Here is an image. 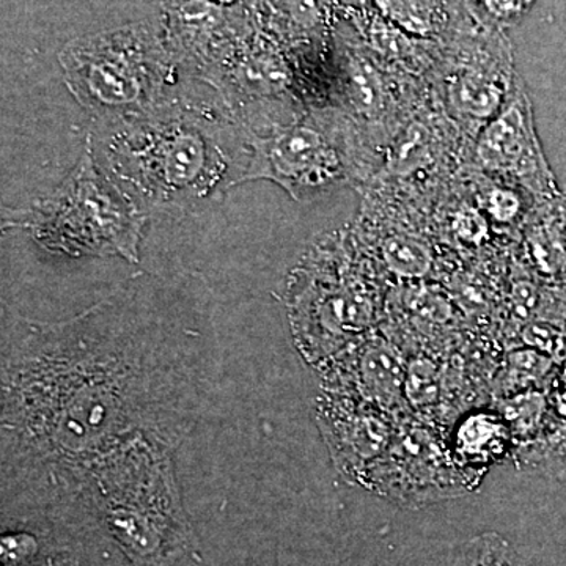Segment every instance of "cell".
Listing matches in <instances>:
<instances>
[{"instance_id":"cell-1","label":"cell","mask_w":566,"mask_h":566,"mask_svg":"<svg viewBox=\"0 0 566 566\" xmlns=\"http://www.w3.org/2000/svg\"><path fill=\"white\" fill-rule=\"evenodd\" d=\"M197 334L114 294L69 322L28 323L3 346V482L65 488L145 436L177 449L208 395Z\"/></svg>"},{"instance_id":"cell-2","label":"cell","mask_w":566,"mask_h":566,"mask_svg":"<svg viewBox=\"0 0 566 566\" xmlns=\"http://www.w3.org/2000/svg\"><path fill=\"white\" fill-rule=\"evenodd\" d=\"M106 125L98 166L140 210H193L244 182L248 137L214 112L169 98Z\"/></svg>"},{"instance_id":"cell-3","label":"cell","mask_w":566,"mask_h":566,"mask_svg":"<svg viewBox=\"0 0 566 566\" xmlns=\"http://www.w3.org/2000/svg\"><path fill=\"white\" fill-rule=\"evenodd\" d=\"M174 450L140 436L93 461L70 483L133 566H174L196 545Z\"/></svg>"},{"instance_id":"cell-4","label":"cell","mask_w":566,"mask_h":566,"mask_svg":"<svg viewBox=\"0 0 566 566\" xmlns=\"http://www.w3.org/2000/svg\"><path fill=\"white\" fill-rule=\"evenodd\" d=\"M145 221V211L96 163L91 137L80 161L54 192L29 208L6 212L7 226L28 230L44 251L118 255L129 263L139 260Z\"/></svg>"},{"instance_id":"cell-5","label":"cell","mask_w":566,"mask_h":566,"mask_svg":"<svg viewBox=\"0 0 566 566\" xmlns=\"http://www.w3.org/2000/svg\"><path fill=\"white\" fill-rule=\"evenodd\" d=\"M59 62L74 98L106 123L136 117L169 99L170 54L144 22L70 41Z\"/></svg>"},{"instance_id":"cell-6","label":"cell","mask_w":566,"mask_h":566,"mask_svg":"<svg viewBox=\"0 0 566 566\" xmlns=\"http://www.w3.org/2000/svg\"><path fill=\"white\" fill-rule=\"evenodd\" d=\"M344 120L296 118L268 134L249 133L251 148L244 181L270 180L296 202L314 199L352 177L353 140Z\"/></svg>"},{"instance_id":"cell-7","label":"cell","mask_w":566,"mask_h":566,"mask_svg":"<svg viewBox=\"0 0 566 566\" xmlns=\"http://www.w3.org/2000/svg\"><path fill=\"white\" fill-rule=\"evenodd\" d=\"M294 301V337L312 364L329 363L363 342L379 314L371 285L344 270L312 282Z\"/></svg>"},{"instance_id":"cell-8","label":"cell","mask_w":566,"mask_h":566,"mask_svg":"<svg viewBox=\"0 0 566 566\" xmlns=\"http://www.w3.org/2000/svg\"><path fill=\"white\" fill-rule=\"evenodd\" d=\"M499 33L458 40L442 61V103L475 137L509 102L517 81L512 52Z\"/></svg>"},{"instance_id":"cell-9","label":"cell","mask_w":566,"mask_h":566,"mask_svg":"<svg viewBox=\"0 0 566 566\" xmlns=\"http://www.w3.org/2000/svg\"><path fill=\"white\" fill-rule=\"evenodd\" d=\"M474 161L480 170L512 182L536 203L562 192L543 151L534 107L521 77L502 111L476 134Z\"/></svg>"},{"instance_id":"cell-10","label":"cell","mask_w":566,"mask_h":566,"mask_svg":"<svg viewBox=\"0 0 566 566\" xmlns=\"http://www.w3.org/2000/svg\"><path fill=\"white\" fill-rule=\"evenodd\" d=\"M457 465L455 458L442 452L430 431L398 427L385 455L364 483L392 501L422 505L450 497L463 488L450 480L455 471L449 469Z\"/></svg>"},{"instance_id":"cell-11","label":"cell","mask_w":566,"mask_h":566,"mask_svg":"<svg viewBox=\"0 0 566 566\" xmlns=\"http://www.w3.org/2000/svg\"><path fill=\"white\" fill-rule=\"evenodd\" d=\"M394 412L356 398L324 392L318 405L322 433L337 468L365 482L397 433Z\"/></svg>"},{"instance_id":"cell-12","label":"cell","mask_w":566,"mask_h":566,"mask_svg":"<svg viewBox=\"0 0 566 566\" xmlns=\"http://www.w3.org/2000/svg\"><path fill=\"white\" fill-rule=\"evenodd\" d=\"M329 363L324 385L327 394L356 398L394 415L403 405V360L385 338L368 335Z\"/></svg>"},{"instance_id":"cell-13","label":"cell","mask_w":566,"mask_h":566,"mask_svg":"<svg viewBox=\"0 0 566 566\" xmlns=\"http://www.w3.org/2000/svg\"><path fill=\"white\" fill-rule=\"evenodd\" d=\"M397 71L385 63L365 46L364 43H345L342 52V92L346 106L357 120L382 128L387 123L400 120L397 117Z\"/></svg>"},{"instance_id":"cell-14","label":"cell","mask_w":566,"mask_h":566,"mask_svg":"<svg viewBox=\"0 0 566 566\" xmlns=\"http://www.w3.org/2000/svg\"><path fill=\"white\" fill-rule=\"evenodd\" d=\"M0 566H77L69 536L57 534L44 520L3 517Z\"/></svg>"},{"instance_id":"cell-15","label":"cell","mask_w":566,"mask_h":566,"mask_svg":"<svg viewBox=\"0 0 566 566\" xmlns=\"http://www.w3.org/2000/svg\"><path fill=\"white\" fill-rule=\"evenodd\" d=\"M526 251L535 273L547 286L566 292V196L535 205L528 216Z\"/></svg>"},{"instance_id":"cell-16","label":"cell","mask_w":566,"mask_h":566,"mask_svg":"<svg viewBox=\"0 0 566 566\" xmlns=\"http://www.w3.org/2000/svg\"><path fill=\"white\" fill-rule=\"evenodd\" d=\"M509 438V428L497 415L468 417L458 428L453 458L460 468H482L504 453Z\"/></svg>"},{"instance_id":"cell-17","label":"cell","mask_w":566,"mask_h":566,"mask_svg":"<svg viewBox=\"0 0 566 566\" xmlns=\"http://www.w3.org/2000/svg\"><path fill=\"white\" fill-rule=\"evenodd\" d=\"M376 249V259L387 274L401 281H419L433 271L434 255L430 245L415 234H386Z\"/></svg>"},{"instance_id":"cell-18","label":"cell","mask_w":566,"mask_h":566,"mask_svg":"<svg viewBox=\"0 0 566 566\" xmlns=\"http://www.w3.org/2000/svg\"><path fill=\"white\" fill-rule=\"evenodd\" d=\"M376 10L411 35L430 39L441 28L434 0H374Z\"/></svg>"},{"instance_id":"cell-19","label":"cell","mask_w":566,"mask_h":566,"mask_svg":"<svg viewBox=\"0 0 566 566\" xmlns=\"http://www.w3.org/2000/svg\"><path fill=\"white\" fill-rule=\"evenodd\" d=\"M453 566H527L504 536L485 532L461 547Z\"/></svg>"},{"instance_id":"cell-20","label":"cell","mask_w":566,"mask_h":566,"mask_svg":"<svg viewBox=\"0 0 566 566\" xmlns=\"http://www.w3.org/2000/svg\"><path fill=\"white\" fill-rule=\"evenodd\" d=\"M472 17L482 28L501 32L515 25L535 6L536 0H465Z\"/></svg>"},{"instance_id":"cell-21","label":"cell","mask_w":566,"mask_h":566,"mask_svg":"<svg viewBox=\"0 0 566 566\" xmlns=\"http://www.w3.org/2000/svg\"><path fill=\"white\" fill-rule=\"evenodd\" d=\"M485 210L501 226H512L520 219L524 221V203L521 202L520 192L509 188H495L488 192Z\"/></svg>"}]
</instances>
